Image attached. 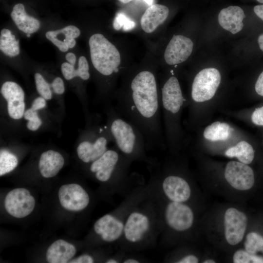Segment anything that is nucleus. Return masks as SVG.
<instances>
[{"mask_svg": "<svg viewBox=\"0 0 263 263\" xmlns=\"http://www.w3.org/2000/svg\"><path fill=\"white\" fill-rule=\"evenodd\" d=\"M116 102L114 106L117 113L143 133L146 148L159 147L161 98L154 74L149 70L138 72L117 95Z\"/></svg>", "mask_w": 263, "mask_h": 263, "instance_id": "f257e3e1", "label": "nucleus"}, {"mask_svg": "<svg viewBox=\"0 0 263 263\" xmlns=\"http://www.w3.org/2000/svg\"><path fill=\"white\" fill-rule=\"evenodd\" d=\"M148 194L129 212L125 220L121 248L126 252L154 245L159 234L160 215L157 201L150 185Z\"/></svg>", "mask_w": 263, "mask_h": 263, "instance_id": "f03ea898", "label": "nucleus"}, {"mask_svg": "<svg viewBox=\"0 0 263 263\" xmlns=\"http://www.w3.org/2000/svg\"><path fill=\"white\" fill-rule=\"evenodd\" d=\"M107 105V126L113 142L117 149L132 161H143L150 165L155 160L149 157L146 153L144 136L139 129L120 115L111 103Z\"/></svg>", "mask_w": 263, "mask_h": 263, "instance_id": "7ed1b4c3", "label": "nucleus"}, {"mask_svg": "<svg viewBox=\"0 0 263 263\" xmlns=\"http://www.w3.org/2000/svg\"><path fill=\"white\" fill-rule=\"evenodd\" d=\"M148 187L135 189L119 206L116 213L105 214L95 222L94 231L104 242L112 243L120 241L128 214L148 194Z\"/></svg>", "mask_w": 263, "mask_h": 263, "instance_id": "20e7f679", "label": "nucleus"}, {"mask_svg": "<svg viewBox=\"0 0 263 263\" xmlns=\"http://www.w3.org/2000/svg\"><path fill=\"white\" fill-rule=\"evenodd\" d=\"M132 162L115 146L109 148L99 158L90 164L89 170L100 182L113 180L122 185L131 179L128 172Z\"/></svg>", "mask_w": 263, "mask_h": 263, "instance_id": "39448f33", "label": "nucleus"}, {"mask_svg": "<svg viewBox=\"0 0 263 263\" xmlns=\"http://www.w3.org/2000/svg\"><path fill=\"white\" fill-rule=\"evenodd\" d=\"M94 67L101 75L111 76L119 71L120 54L116 47L102 34L93 35L89 40Z\"/></svg>", "mask_w": 263, "mask_h": 263, "instance_id": "423d86ee", "label": "nucleus"}, {"mask_svg": "<svg viewBox=\"0 0 263 263\" xmlns=\"http://www.w3.org/2000/svg\"><path fill=\"white\" fill-rule=\"evenodd\" d=\"M113 138L107 126H89L82 133L77 144L78 158L85 164H91L109 148Z\"/></svg>", "mask_w": 263, "mask_h": 263, "instance_id": "0eeeda50", "label": "nucleus"}, {"mask_svg": "<svg viewBox=\"0 0 263 263\" xmlns=\"http://www.w3.org/2000/svg\"><path fill=\"white\" fill-rule=\"evenodd\" d=\"M219 71L214 68H205L195 76L192 84L191 95L195 102H203L211 99L220 85Z\"/></svg>", "mask_w": 263, "mask_h": 263, "instance_id": "6e6552de", "label": "nucleus"}, {"mask_svg": "<svg viewBox=\"0 0 263 263\" xmlns=\"http://www.w3.org/2000/svg\"><path fill=\"white\" fill-rule=\"evenodd\" d=\"M153 181L160 186L163 194L171 202L184 203L190 198L191 190L188 182L183 177L176 175L158 174Z\"/></svg>", "mask_w": 263, "mask_h": 263, "instance_id": "1a4fd4ad", "label": "nucleus"}, {"mask_svg": "<svg viewBox=\"0 0 263 263\" xmlns=\"http://www.w3.org/2000/svg\"><path fill=\"white\" fill-rule=\"evenodd\" d=\"M162 212V219L166 225L175 231H186L193 224V211L185 203L170 201L165 206Z\"/></svg>", "mask_w": 263, "mask_h": 263, "instance_id": "9d476101", "label": "nucleus"}, {"mask_svg": "<svg viewBox=\"0 0 263 263\" xmlns=\"http://www.w3.org/2000/svg\"><path fill=\"white\" fill-rule=\"evenodd\" d=\"M0 94L6 101L8 116L15 121L22 119L26 105L25 93L21 87L15 82L7 81L2 84Z\"/></svg>", "mask_w": 263, "mask_h": 263, "instance_id": "9b49d317", "label": "nucleus"}, {"mask_svg": "<svg viewBox=\"0 0 263 263\" xmlns=\"http://www.w3.org/2000/svg\"><path fill=\"white\" fill-rule=\"evenodd\" d=\"M35 206V198L29 191L24 188H17L10 191L4 200L7 212L17 218L29 215L33 211Z\"/></svg>", "mask_w": 263, "mask_h": 263, "instance_id": "f8f14e48", "label": "nucleus"}, {"mask_svg": "<svg viewBox=\"0 0 263 263\" xmlns=\"http://www.w3.org/2000/svg\"><path fill=\"white\" fill-rule=\"evenodd\" d=\"M58 198L61 205L70 211L82 210L90 202L88 193L81 186L75 183L61 186L58 190Z\"/></svg>", "mask_w": 263, "mask_h": 263, "instance_id": "ddd939ff", "label": "nucleus"}, {"mask_svg": "<svg viewBox=\"0 0 263 263\" xmlns=\"http://www.w3.org/2000/svg\"><path fill=\"white\" fill-rule=\"evenodd\" d=\"M225 177L227 182L238 190L249 189L254 183L253 170L247 164L240 162H229L225 167Z\"/></svg>", "mask_w": 263, "mask_h": 263, "instance_id": "4468645a", "label": "nucleus"}, {"mask_svg": "<svg viewBox=\"0 0 263 263\" xmlns=\"http://www.w3.org/2000/svg\"><path fill=\"white\" fill-rule=\"evenodd\" d=\"M247 219L244 213L234 208H229L225 214V237L228 243L235 245L243 239Z\"/></svg>", "mask_w": 263, "mask_h": 263, "instance_id": "2eb2a0df", "label": "nucleus"}, {"mask_svg": "<svg viewBox=\"0 0 263 263\" xmlns=\"http://www.w3.org/2000/svg\"><path fill=\"white\" fill-rule=\"evenodd\" d=\"M193 47V43L190 38L182 35H174L165 51L166 62L175 65L184 62L191 55Z\"/></svg>", "mask_w": 263, "mask_h": 263, "instance_id": "dca6fc26", "label": "nucleus"}, {"mask_svg": "<svg viewBox=\"0 0 263 263\" xmlns=\"http://www.w3.org/2000/svg\"><path fill=\"white\" fill-rule=\"evenodd\" d=\"M64 163V158L59 152L54 150H48L42 152L40 156L38 169L42 177L52 178L58 174Z\"/></svg>", "mask_w": 263, "mask_h": 263, "instance_id": "f3484780", "label": "nucleus"}, {"mask_svg": "<svg viewBox=\"0 0 263 263\" xmlns=\"http://www.w3.org/2000/svg\"><path fill=\"white\" fill-rule=\"evenodd\" d=\"M245 17L243 10L238 6H230L222 9L218 15V22L224 29L235 34L244 26L243 20Z\"/></svg>", "mask_w": 263, "mask_h": 263, "instance_id": "a211bd4d", "label": "nucleus"}, {"mask_svg": "<svg viewBox=\"0 0 263 263\" xmlns=\"http://www.w3.org/2000/svg\"><path fill=\"white\" fill-rule=\"evenodd\" d=\"M169 13L165 5L155 4L150 5L145 11L141 19V26L147 33L153 32L167 19Z\"/></svg>", "mask_w": 263, "mask_h": 263, "instance_id": "6ab92c4d", "label": "nucleus"}, {"mask_svg": "<svg viewBox=\"0 0 263 263\" xmlns=\"http://www.w3.org/2000/svg\"><path fill=\"white\" fill-rule=\"evenodd\" d=\"M76 253L75 247L68 242L59 239L48 247L46 257L49 263H68Z\"/></svg>", "mask_w": 263, "mask_h": 263, "instance_id": "aec40b11", "label": "nucleus"}, {"mask_svg": "<svg viewBox=\"0 0 263 263\" xmlns=\"http://www.w3.org/2000/svg\"><path fill=\"white\" fill-rule=\"evenodd\" d=\"M10 16L18 29L26 34L34 33L40 27L39 20L28 15L21 3H18L13 7Z\"/></svg>", "mask_w": 263, "mask_h": 263, "instance_id": "412c9836", "label": "nucleus"}, {"mask_svg": "<svg viewBox=\"0 0 263 263\" xmlns=\"http://www.w3.org/2000/svg\"><path fill=\"white\" fill-rule=\"evenodd\" d=\"M74 66L68 62H64L61 64V73L65 79L70 80L78 77L86 81L90 78L89 66L85 56H81L79 58L77 69H75Z\"/></svg>", "mask_w": 263, "mask_h": 263, "instance_id": "4be33fe9", "label": "nucleus"}, {"mask_svg": "<svg viewBox=\"0 0 263 263\" xmlns=\"http://www.w3.org/2000/svg\"><path fill=\"white\" fill-rule=\"evenodd\" d=\"M225 155L229 157H236L240 162L250 164L254 157L253 147L245 141H241L235 146L228 149Z\"/></svg>", "mask_w": 263, "mask_h": 263, "instance_id": "5701e85b", "label": "nucleus"}, {"mask_svg": "<svg viewBox=\"0 0 263 263\" xmlns=\"http://www.w3.org/2000/svg\"><path fill=\"white\" fill-rule=\"evenodd\" d=\"M230 132V127L228 124L216 121L205 128L203 135L211 141H223L229 137Z\"/></svg>", "mask_w": 263, "mask_h": 263, "instance_id": "b1692460", "label": "nucleus"}, {"mask_svg": "<svg viewBox=\"0 0 263 263\" xmlns=\"http://www.w3.org/2000/svg\"><path fill=\"white\" fill-rule=\"evenodd\" d=\"M0 37V49L5 55L13 57L19 54V41L9 30H1Z\"/></svg>", "mask_w": 263, "mask_h": 263, "instance_id": "393cba45", "label": "nucleus"}, {"mask_svg": "<svg viewBox=\"0 0 263 263\" xmlns=\"http://www.w3.org/2000/svg\"><path fill=\"white\" fill-rule=\"evenodd\" d=\"M18 165L17 156L6 149H1L0 151V176L13 170Z\"/></svg>", "mask_w": 263, "mask_h": 263, "instance_id": "a878e982", "label": "nucleus"}, {"mask_svg": "<svg viewBox=\"0 0 263 263\" xmlns=\"http://www.w3.org/2000/svg\"><path fill=\"white\" fill-rule=\"evenodd\" d=\"M244 248L246 251L252 254L258 252L263 253V237L254 232L248 233L246 237Z\"/></svg>", "mask_w": 263, "mask_h": 263, "instance_id": "bb28decb", "label": "nucleus"}, {"mask_svg": "<svg viewBox=\"0 0 263 263\" xmlns=\"http://www.w3.org/2000/svg\"><path fill=\"white\" fill-rule=\"evenodd\" d=\"M38 111L30 107L26 109L23 118L27 121L26 126L27 129L32 132L38 131L42 124V121L38 114Z\"/></svg>", "mask_w": 263, "mask_h": 263, "instance_id": "cd10ccee", "label": "nucleus"}, {"mask_svg": "<svg viewBox=\"0 0 263 263\" xmlns=\"http://www.w3.org/2000/svg\"><path fill=\"white\" fill-rule=\"evenodd\" d=\"M35 82L37 91L40 96L46 100H50L52 98L53 94L49 83L44 77L39 73L34 75Z\"/></svg>", "mask_w": 263, "mask_h": 263, "instance_id": "c85d7f7f", "label": "nucleus"}, {"mask_svg": "<svg viewBox=\"0 0 263 263\" xmlns=\"http://www.w3.org/2000/svg\"><path fill=\"white\" fill-rule=\"evenodd\" d=\"M233 262L235 263H263V257L240 249L234 253Z\"/></svg>", "mask_w": 263, "mask_h": 263, "instance_id": "c756f323", "label": "nucleus"}, {"mask_svg": "<svg viewBox=\"0 0 263 263\" xmlns=\"http://www.w3.org/2000/svg\"><path fill=\"white\" fill-rule=\"evenodd\" d=\"M135 26V22L122 13H118L113 22V26L116 30L122 29L124 31L132 29Z\"/></svg>", "mask_w": 263, "mask_h": 263, "instance_id": "7c9ffc66", "label": "nucleus"}, {"mask_svg": "<svg viewBox=\"0 0 263 263\" xmlns=\"http://www.w3.org/2000/svg\"><path fill=\"white\" fill-rule=\"evenodd\" d=\"M51 86L55 94L60 95L64 93V83L61 77L57 76L55 78L52 82Z\"/></svg>", "mask_w": 263, "mask_h": 263, "instance_id": "2f4dec72", "label": "nucleus"}, {"mask_svg": "<svg viewBox=\"0 0 263 263\" xmlns=\"http://www.w3.org/2000/svg\"><path fill=\"white\" fill-rule=\"evenodd\" d=\"M251 120L254 124L263 126V106L255 110L252 113Z\"/></svg>", "mask_w": 263, "mask_h": 263, "instance_id": "473e14b6", "label": "nucleus"}, {"mask_svg": "<svg viewBox=\"0 0 263 263\" xmlns=\"http://www.w3.org/2000/svg\"><path fill=\"white\" fill-rule=\"evenodd\" d=\"M46 101L41 96L37 97L33 100L30 107L36 111H39L46 108L47 107Z\"/></svg>", "mask_w": 263, "mask_h": 263, "instance_id": "72a5a7b5", "label": "nucleus"}, {"mask_svg": "<svg viewBox=\"0 0 263 263\" xmlns=\"http://www.w3.org/2000/svg\"><path fill=\"white\" fill-rule=\"evenodd\" d=\"M70 263H94L93 258L88 254H83L76 259L69 262Z\"/></svg>", "mask_w": 263, "mask_h": 263, "instance_id": "f704fd0d", "label": "nucleus"}, {"mask_svg": "<svg viewBox=\"0 0 263 263\" xmlns=\"http://www.w3.org/2000/svg\"><path fill=\"white\" fill-rule=\"evenodd\" d=\"M255 90L259 95L263 96V71L257 80L255 84Z\"/></svg>", "mask_w": 263, "mask_h": 263, "instance_id": "c9c22d12", "label": "nucleus"}, {"mask_svg": "<svg viewBox=\"0 0 263 263\" xmlns=\"http://www.w3.org/2000/svg\"><path fill=\"white\" fill-rule=\"evenodd\" d=\"M198 262V258L193 255H187L176 262L178 263H197Z\"/></svg>", "mask_w": 263, "mask_h": 263, "instance_id": "e433bc0d", "label": "nucleus"}, {"mask_svg": "<svg viewBox=\"0 0 263 263\" xmlns=\"http://www.w3.org/2000/svg\"><path fill=\"white\" fill-rule=\"evenodd\" d=\"M142 262L141 260L135 257H122L121 263H139Z\"/></svg>", "mask_w": 263, "mask_h": 263, "instance_id": "4c0bfd02", "label": "nucleus"}, {"mask_svg": "<svg viewBox=\"0 0 263 263\" xmlns=\"http://www.w3.org/2000/svg\"><path fill=\"white\" fill-rule=\"evenodd\" d=\"M65 58L70 64L75 66L76 62V56L73 53H68L65 56Z\"/></svg>", "mask_w": 263, "mask_h": 263, "instance_id": "58836bf2", "label": "nucleus"}, {"mask_svg": "<svg viewBox=\"0 0 263 263\" xmlns=\"http://www.w3.org/2000/svg\"><path fill=\"white\" fill-rule=\"evenodd\" d=\"M254 11L256 15L263 20V4L255 6Z\"/></svg>", "mask_w": 263, "mask_h": 263, "instance_id": "ea45409f", "label": "nucleus"}, {"mask_svg": "<svg viewBox=\"0 0 263 263\" xmlns=\"http://www.w3.org/2000/svg\"><path fill=\"white\" fill-rule=\"evenodd\" d=\"M258 41L260 48L263 52V34L259 37Z\"/></svg>", "mask_w": 263, "mask_h": 263, "instance_id": "a19ab883", "label": "nucleus"}, {"mask_svg": "<svg viewBox=\"0 0 263 263\" xmlns=\"http://www.w3.org/2000/svg\"><path fill=\"white\" fill-rule=\"evenodd\" d=\"M75 44H76V41L75 40V38L72 39L69 43V49H71L74 47Z\"/></svg>", "mask_w": 263, "mask_h": 263, "instance_id": "79ce46f5", "label": "nucleus"}, {"mask_svg": "<svg viewBox=\"0 0 263 263\" xmlns=\"http://www.w3.org/2000/svg\"><path fill=\"white\" fill-rule=\"evenodd\" d=\"M118 0L123 3H127L132 1V0Z\"/></svg>", "mask_w": 263, "mask_h": 263, "instance_id": "37998d69", "label": "nucleus"}, {"mask_svg": "<svg viewBox=\"0 0 263 263\" xmlns=\"http://www.w3.org/2000/svg\"><path fill=\"white\" fill-rule=\"evenodd\" d=\"M215 263L214 261L212 260H207L204 262V263Z\"/></svg>", "mask_w": 263, "mask_h": 263, "instance_id": "c03bdc74", "label": "nucleus"}, {"mask_svg": "<svg viewBox=\"0 0 263 263\" xmlns=\"http://www.w3.org/2000/svg\"><path fill=\"white\" fill-rule=\"evenodd\" d=\"M259 2L263 3V0H257Z\"/></svg>", "mask_w": 263, "mask_h": 263, "instance_id": "a18cd8bd", "label": "nucleus"}, {"mask_svg": "<svg viewBox=\"0 0 263 263\" xmlns=\"http://www.w3.org/2000/svg\"><path fill=\"white\" fill-rule=\"evenodd\" d=\"M31 36V34H26V36L28 37V38H29Z\"/></svg>", "mask_w": 263, "mask_h": 263, "instance_id": "49530a36", "label": "nucleus"}]
</instances>
